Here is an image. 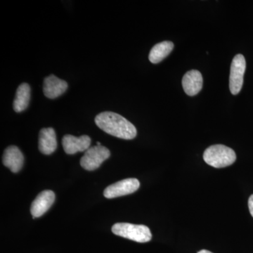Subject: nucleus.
Listing matches in <instances>:
<instances>
[{
  "label": "nucleus",
  "mask_w": 253,
  "mask_h": 253,
  "mask_svg": "<svg viewBox=\"0 0 253 253\" xmlns=\"http://www.w3.org/2000/svg\"><path fill=\"white\" fill-rule=\"evenodd\" d=\"M31 100V87L27 83L18 86L14 101V110L16 113L22 112L27 109Z\"/></svg>",
  "instance_id": "nucleus-13"
},
{
  "label": "nucleus",
  "mask_w": 253,
  "mask_h": 253,
  "mask_svg": "<svg viewBox=\"0 0 253 253\" xmlns=\"http://www.w3.org/2000/svg\"><path fill=\"white\" fill-rule=\"evenodd\" d=\"M96 144H97V146H101V143H100V142L96 143Z\"/></svg>",
  "instance_id": "nucleus-17"
},
{
  "label": "nucleus",
  "mask_w": 253,
  "mask_h": 253,
  "mask_svg": "<svg viewBox=\"0 0 253 253\" xmlns=\"http://www.w3.org/2000/svg\"><path fill=\"white\" fill-rule=\"evenodd\" d=\"M249 208L250 212H251V215H252L253 217V194L251 195V197L249 198Z\"/></svg>",
  "instance_id": "nucleus-15"
},
{
  "label": "nucleus",
  "mask_w": 253,
  "mask_h": 253,
  "mask_svg": "<svg viewBox=\"0 0 253 253\" xmlns=\"http://www.w3.org/2000/svg\"><path fill=\"white\" fill-rule=\"evenodd\" d=\"M110 156L111 152L107 148L96 145L86 150L81 158V166L86 170H95Z\"/></svg>",
  "instance_id": "nucleus-4"
},
{
  "label": "nucleus",
  "mask_w": 253,
  "mask_h": 253,
  "mask_svg": "<svg viewBox=\"0 0 253 253\" xmlns=\"http://www.w3.org/2000/svg\"><path fill=\"white\" fill-rule=\"evenodd\" d=\"M55 201V194L52 191H42L32 203L31 212L33 219L41 217L51 207Z\"/></svg>",
  "instance_id": "nucleus-7"
},
{
  "label": "nucleus",
  "mask_w": 253,
  "mask_h": 253,
  "mask_svg": "<svg viewBox=\"0 0 253 253\" xmlns=\"http://www.w3.org/2000/svg\"><path fill=\"white\" fill-rule=\"evenodd\" d=\"M203 82L204 81L201 73L197 70H191L183 77V89L189 96H195L202 89Z\"/></svg>",
  "instance_id": "nucleus-11"
},
{
  "label": "nucleus",
  "mask_w": 253,
  "mask_h": 253,
  "mask_svg": "<svg viewBox=\"0 0 253 253\" xmlns=\"http://www.w3.org/2000/svg\"><path fill=\"white\" fill-rule=\"evenodd\" d=\"M112 232L115 235L138 243L149 242L152 238L148 226L129 223H116L113 226Z\"/></svg>",
  "instance_id": "nucleus-3"
},
{
  "label": "nucleus",
  "mask_w": 253,
  "mask_h": 253,
  "mask_svg": "<svg viewBox=\"0 0 253 253\" xmlns=\"http://www.w3.org/2000/svg\"><path fill=\"white\" fill-rule=\"evenodd\" d=\"M198 253H212L211 251H207V250H202V251H199Z\"/></svg>",
  "instance_id": "nucleus-16"
},
{
  "label": "nucleus",
  "mask_w": 253,
  "mask_h": 253,
  "mask_svg": "<svg viewBox=\"0 0 253 253\" xmlns=\"http://www.w3.org/2000/svg\"><path fill=\"white\" fill-rule=\"evenodd\" d=\"M140 182L135 178H128L108 186L104 190V195L106 199H114L135 192L139 189Z\"/></svg>",
  "instance_id": "nucleus-6"
},
{
  "label": "nucleus",
  "mask_w": 253,
  "mask_h": 253,
  "mask_svg": "<svg viewBox=\"0 0 253 253\" xmlns=\"http://www.w3.org/2000/svg\"><path fill=\"white\" fill-rule=\"evenodd\" d=\"M2 163L11 172L17 173L22 169L24 156L17 146H10L5 149Z\"/></svg>",
  "instance_id": "nucleus-9"
},
{
  "label": "nucleus",
  "mask_w": 253,
  "mask_h": 253,
  "mask_svg": "<svg viewBox=\"0 0 253 253\" xmlns=\"http://www.w3.org/2000/svg\"><path fill=\"white\" fill-rule=\"evenodd\" d=\"M95 123L105 132L120 139L130 140L137 134L134 125L121 115L111 111L99 113L95 118Z\"/></svg>",
  "instance_id": "nucleus-1"
},
{
  "label": "nucleus",
  "mask_w": 253,
  "mask_h": 253,
  "mask_svg": "<svg viewBox=\"0 0 253 253\" xmlns=\"http://www.w3.org/2000/svg\"><path fill=\"white\" fill-rule=\"evenodd\" d=\"M68 89V83L54 75L48 76L43 83V91L46 97L56 99L62 95Z\"/></svg>",
  "instance_id": "nucleus-10"
},
{
  "label": "nucleus",
  "mask_w": 253,
  "mask_h": 253,
  "mask_svg": "<svg viewBox=\"0 0 253 253\" xmlns=\"http://www.w3.org/2000/svg\"><path fill=\"white\" fill-rule=\"evenodd\" d=\"M246 62L242 54L234 56L231 65L229 89L231 94H239L244 84V78L246 72Z\"/></svg>",
  "instance_id": "nucleus-5"
},
{
  "label": "nucleus",
  "mask_w": 253,
  "mask_h": 253,
  "mask_svg": "<svg viewBox=\"0 0 253 253\" xmlns=\"http://www.w3.org/2000/svg\"><path fill=\"white\" fill-rule=\"evenodd\" d=\"M205 162L215 168L231 166L236 160V153L224 145L216 144L210 146L204 154Z\"/></svg>",
  "instance_id": "nucleus-2"
},
{
  "label": "nucleus",
  "mask_w": 253,
  "mask_h": 253,
  "mask_svg": "<svg viewBox=\"0 0 253 253\" xmlns=\"http://www.w3.org/2000/svg\"><path fill=\"white\" fill-rule=\"evenodd\" d=\"M39 150L42 154H53L57 148L56 133L51 127L43 128L40 131Z\"/></svg>",
  "instance_id": "nucleus-12"
},
{
  "label": "nucleus",
  "mask_w": 253,
  "mask_h": 253,
  "mask_svg": "<svg viewBox=\"0 0 253 253\" xmlns=\"http://www.w3.org/2000/svg\"><path fill=\"white\" fill-rule=\"evenodd\" d=\"M173 49H174V44L172 42L164 41L158 43L150 51L149 61L154 64L161 62L172 52Z\"/></svg>",
  "instance_id": "nucleus-14"
},
{
  "label": "nucleus",
  "mask_w": 253,
  "mask_h": 253,
  "mask_svg": "<svg viewBox=\"0 0 253 253\" xmlns=\"http://www.w3.org/2000/svg\"><path fill=\"white\" fill-rule=\"evenodd\" d=\"M91 139L89 136L83 135L80 137L67 134L63 137L62 145L65 152L73 155L78 152H83L90 147Z\"/></svg>",
  "instance_id": "nucleus-8"
}]
</instances>
